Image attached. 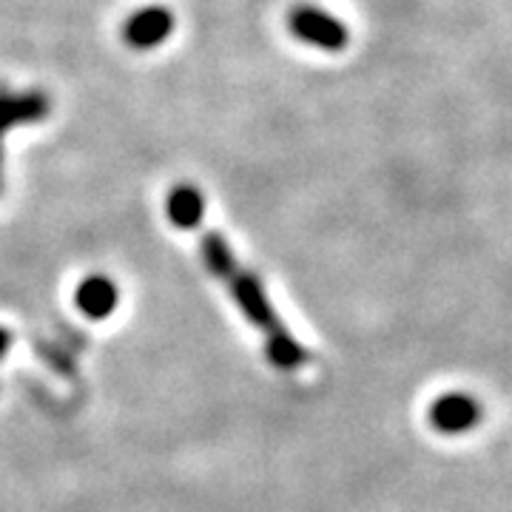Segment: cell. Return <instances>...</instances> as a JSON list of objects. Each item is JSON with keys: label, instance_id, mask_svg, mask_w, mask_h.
Here are the masks:
<instances>
[{"label": "cell", "instance_id": "6da1fadb", "mask_svg": "<svg viewBox=\"0 0 512 512\" xmlns=\"http://www.w3.org/2000/svg\"><path fill=\"white\" fill-rule=\"evenodd\" d=\"M202 262L208 265V271L220 279L222 285L231 291L239 311L245 313V319L265 333V353L279 370H296L308 362V350L302 348L293 339L288 328L279 322V316L268 302V293L262 288L259 276L245 271L237 262V256L231 254L228 242L220 234H205L200 242Z\"/></svg>", "mask_w": 512, "mask_h": 512}, {"label": "cell", "instance_id": "7a4b0ae2", "mask_svg": "<svg viewBox=\"0 0 512 512\" xmlns=\"http://www.w3.org/2000/svg\"><path fill=\"white\" fill-rule=\"evenodd\" d=\"M291 32L299 40L319 46L325 52H342L348 46V29L342 20H336L322 9H313V6H299L293 9L291 18H288Z\"/></svg>", "mask_w": 512, "mask_h": 512}, {"label": "cell", "instance_id": "3957f363", "mask_svg": "<svg viewBox=\"0 0 512 512\" xmlns=\"http://www.w3.org/2000/svg\"><path fill=\"white\" fill-rule=\"evenodd\" d=\"M49 114V97L43 92H9L6 86H0V157H3V137L6 131L15 126H26V123H37ZM3 163V160H0ZM0 188H3V177H0Z\"/></svg>", "mask_w": 512, "mask_h": 512}, {"label": "cell", "instance_id": "277c9868", "mask_svg": "<svg viewBox=\"0 0 512 512\" xmlns=\"http://www.w3.org/2000/svg\"><path fill=\"white\" fill-rule=\"evenodd\" d=\"M174 29V18L168 9H143L137 15H131L126 23V40L134 49H154L157 43H163L165 37Z\"/></svg>", "mask_w": 512, "mask_h": 512}, {"label": "cell", "instance_id": "5b68a950", "mask_svg": "<svg viewBox=\"0 0 512 512\" xmlns=\"http://www.w3.org/2000/svg\"><path fill=\"white\" fill-rule=\"evenodd\" d=\"M117 299H120V291L109 276H89L77 288V308L89 319H106L117 308Z\"/></svg>", "mask_w": 512, "mask_h": 512}, {"label": "cell", "instance_id": "8992f818", "mask_svg": "<svg viewBox=\"0 0 512 512\" xmlns=\"http://www.w3.org/2000/svg\"><path fill=\"white\" fill-rule=\"evenodd\" d=\"M478 419V407L467 396H444L430 407V421L441 433H461L473 427Z\"/></svg>", "mask_w": 512, "mask_h": 512}, {"label": "cell", "instance_id": "52a82bcc", "mask_svg": "<svg viewBox=\"0 0 512 512\" xmlns=\"http://www.w3.org/2000/svg\"><path fill=\"white\" fill-rule=\"evenodd\" d=\"M202 214H205V200L197 188L191 185H180L171 191L168 197V220L174 222L177 228H197L202 222Z\"/></svg>", "mask_w": 512, "mask_h": 512}, {"label": "cell", "instance_id": "ba28073f", "mask_svg": "<svg viewBox=\"0 0 512 512\" xmlns=\"http://www.w3.org/2000/svg\"><path fill=\"white\" fill-rule=\"evenodd\" d=\"M9 345H12V336H9V330L0 328V356H6Z\"/></svg>", "mask_w": 512, "mask_h": 512}]
</instances>
